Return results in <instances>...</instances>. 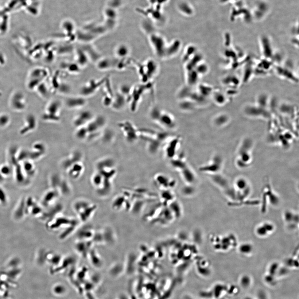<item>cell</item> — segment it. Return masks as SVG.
Wrapping results in <instances>:
<instances>
[{"mask_svg":"<svg viewBox=\"0 0 299 299\" xmlns=\"http://www.w3.org/2000/svg\"><path fill=\"white\" fill-rule=\"evenodd\" d=\"M95 205L83 200H79L74 204V209L82 222L88 221L96 209Z\"/></svg>","mask_w":299,"mask_h":299,"instance_id":"7a4b0ae2","label":"cell"},{"mask_svg":"<svg viewBox=\"0 0 299 299\" xmlns=\"http://www.w3.org/2000/svg\"><path fill=\"white\" fill-rule=\"evenodd\" d=\"M75 63L81 68L86 66L90 60L86 53L83 49H79L76 51L75 55Z\"/></svg>","mask_w":299,"mask_h":299,"instance_id":"8fae6325","label":"cell"},{"mask_svg":"<svg viewBox=\"0 0 299 299\" xmlns=\"http://www.w3.org/2000/svg\"><path fill=\"white\" fill-rule=\"evenodd\" d=\"M87 103L86 98L80 95L79 96H71L66 99V106L70 109H79L83 107Z\"/></svg>","mask_w":299,"mask_h":299,"instance_id":"9c48e42d","label":"cell"},{"mask_svg":"<svg viewBox=\"0 0 299 299\" xmlns=\"http://www.w3.org/2000/svg\"><path fill=\"white\" fill-rule=\"evenodd\" d=\"M273 226L269 224V223H266L260 226L257 229V233L259 236H266L269 234L270 232L273 231Z\"/></svg>","mask_w":299,"mask_h":299,"instance_id":"ac0fdd59","label":"cell"},{"mask_svg":"<svg viewBox=\"0 0 299 299\" xmlns=\"http://www.w3.org/2000/svg\"><path fill=\"white\" fill-rule=\"evenodd\" d=\"M228 119L226 116H220L216 117L214 121V124L216 126L221 127L226 124L228 122Z\"/></svg>","mask_w":299,"mask_h":299,"instance_id":"44dd1931","label":"cell"},{"mask_svg":"<svg viewBox=\"0 0 299 299\" xmlns=\"http://www.w3.org/2000/svg\"><path fill=\"white\" fill-rule=\"evenodd\" d=\"M157 122L165 129L168 130L175 129L177 124L175 118L167 113H161Z\"/></svg>","mask_w":299,"mask_h":299,"instance_id":"52a82bcc","label":"cell"},{"mask_svg":"<svg viewBox=\"0 0 299 299\" xmlns=\"http://www.w3.org/2000/svg\"><path fill=\"white\" fill-rule=\"evenodd\" d=\"M245 299H252L250 298H246Z\"/></svg>","mask_w":299,"mask_h":299,"instance_id":"484cf974","label":"cell"},{"mask_svg":"<svg viewBox=\"0 0 299 299\" xmlns=\"http://www.w3.org/2000/svg\"><path fill=\"white\" fill-rule=\"evenodd\" d=\"M62 67L70 73H76L80 71V67L76 63H63Z\"/></svg>","mask_w":299,"mask_h":299,"instance_id":"d6986e66","label":"cell"},{"mask_svg":"<svg viewBox=\"0 0 299 299\" xmlns=\"http://www.w3.org/2000/svg\"><path fill=\"white\" fill-rule=\"evenodd\" d=\"M7 198L5 192L3 189L0 188V202L4 204L6 203Z\"/></svg>","mask_w":299,"mask_h":299,"instance_id":"d4e9b609","label":"cell"},{"mask_svg":"<svg viewBox=\"0 0 299 299\" xmlns=\"http://www.w3.org/2000/svg\"><path fill=\"white\" fill-rule=\"evenodd\" d=\"M166 142L164 148L165 155L170 160L177 156L181 142V137L178 136L169 137Z\"/></svg>","mask_w":299,"mask_h":299,"instance_id":"8992f818","label":"cell"},{"mask_svg":"<svg viewBox=\"0 0 299 299\" xmlns=\"http://www.w3.org/2000/svg\"><path fill=\"white\" fill-rule=\"evenodd\" d=\"M129 49L125 45H119L116 47L115 52L116 56L119 58H122L128 55Z\"/></svg>","mask_w":299,"mask_h":299,"instance_id":"ffe728a7","label":"cell"},{"mask_svg":"<svg viewBox=\"0 0 299 299\" xmlns=\"http://www.w3.org/2000/svg\"><path fill=\"white\" fill-rule=\"evenodd\" d=\"M211 179L214 182L222 188H226L228 186V182L225 178L219 173L210 175Z\"/></svg>","mask_w":299,"mask_h":299,"instance_id":"e0dca14e","label":"cell"},{"mask_svg":"<svg viewBox=\"0 0 299 299\" xmlns=\"http://www.w3.org/2000/svg\"><path fill=\"white\" fill-rule=\"evenodd\" d=\"M235 186L238 190L243 192H248L250 190L248 181L243 178H239L235 182Z\"/></svg>","mask_w":299,"mask_h":299,"instance_id":"2e32d148","label":"cell"},{"mask_svg":"<svg viewBox=\"0 0 299 299\" xmlns=\"http://www.w3.org/2000/svg\"><path fill=\"white\" fill-rule=\"evenodd\" d=\"M223 163L222 157L219 155H216L209 163L200 167L199 170L201 172L210 175L219 173L222 169Z\"/></svg>","mask_w":299,"mask_h":299,"instance_id":"5b68a950","label":"cell"},{"mask_svg":"<svg viewBox=\"0 0 299 299\" xmlns=\"http://www.w3.org/2000/svg\"><path fill=\"white\" fill-rule=\"evenodd\" d=\"M93 115L89 111H83L78 114L74 121V125L77 128L87 124L93 118Z\"/></svg>","mask_w":299,"mask_h":299,"instance_id":"ba28073f","label":"cell"},{"mask_svg":"<svg viewBox=\"0 0 299 299\" xmlns=\"http://www.w3.org/2000/svg\"><path fill=\"white\" fill-rule=\"evenodd\" d=\"M119 126L123 132L127 141L133 143L140 138L139 130L130 122L126 121L119 123Z\"/></svg>","mask_w":299,"mask_h":299,"instance_id":"277c9868","label":"cell"},{"mask_svg":"<svg viewBox=\"0 0 299 299\" xmlns=\"http://www.w3.org/2000/svg\"><path fill=\"white\" fill-rule=\"evenodd\" d=\"M180 172L184 181L188 184H191L196 181V174L188 165Z\"/></svg>","mask_w":299,"mask_h":299,"instance_id":"30bf717a","label":"cell"},{"mask_svg":"<svg viewBox=\"0 0 299 299\" xmlns=\"http://www.w3.org/2000/svg\"><path fill=\"white\" fill-rule=\"evenodd\" d=\"M116 63V62L111 59L103 58L99 60L96 66L100 70L107 71L115 66Z\"/></svg>","mask_w":299,"mask_h":299,"instance_id":"9a60e30c","label":"cell"},{"mask_svg":"<svg viewBox=\"0 0 299 299\" xmlns=\"http://www.w3.org/2000/svg\"><path fill=\"white\" fill-rule=\"evenodd\" d=\"M125 100L122 94L119 92L114 95L111 106L115 110H120L124 107Z\"/></svg>","mask_w":299,"mask_h":299,"instance_id":"5bb4252c","label":"cell"},{"mask_svg":"<svg viewBox=\"0 0 299 299\" xmlns=\"http://www.w3.org/2000/svg\"><path fill=\"white\" fill-rule=\"evenodd\" d=\"M107 80V77L100 80H91L82 86L80 90V95L85 98L95 94Z\"/></svg>","mask_w":299,"mask_h":299,"instance_id":"3957f363","label":"cell"},{"mask_svg":"<svg viewBox=\"0 0 299 299\" xmlns=\"http://www.w3.org/2000/svg\"><path fill=\"white\" fill-rule=\"evenodd\" d=\"M140 138L143 139L147 143V149L152 155L156 154L162 144L169 138L167 132H157L148 129L139 130Z\"/></svg>","mask_w":299,"mask_h":299,"instance_id":"6da1fadb","label":"cell"},{"mask_svg":"<svg viewBox=\"0 0 299 299\" xmlns=\"http://www.w3.org/2000/svg\"><path fill=\"white\" fill-rule=\"evenodd\" d=\"M68 174L71 177L74 179L77 178L80 176L83 169V165L81 162H77L73 164L69 167Z\"/></svg>","mask_w":299,"mask_h":299,"instance_id":"4fadbf2b","label":"cell"},{"mask_svg":"<svg viewBox=\"0 0 299 299\" xmlns=\"http://www.w3.org/2000/svg\"><path fill=\"white\" fill-rule=\"evenodd\" d=\"M240 250L242 254H249L252 250V247L250 244H242L240 247Z\"/></svg>","mask_w":299,"mask_h":299,"instance_id":"7402d4cb","label":"cell"},{"mask_svg":"<svg viewBox=\"0 0 299 299\" xmlns=\"http://www.w3.org/2000/svg\"><path fill=\"white\" fill-rule=\"evenodd\" d=\"M169 161L172 167L178 171H181L188 165L186 160L183 155L180 157L176 156Z\"/></svg>","mask_w":299,"mask_h":299,"instance_id":"7c38bea8","label":"cell"},{"mask_svg":"<svg viewBox=\"0 0 299 299\" xmlns=\"http://www.w3.org/2000/svg\"><path fill=\"white\" fill-rule=\"evenodd\" d=\"M56 196V195H55V192H50L48 193V194H46L45 197V203L46 204L49 203V202H51L52 200V199H54L55 198V196Z\"/></svg>","mask_w":299,"mask_h":299,"instance_id":"cb8c5ba5","label":"cell"},{"mask_svg":"<svg viewBox=\"0 0 299 299\" xmlns=\"http://www.w3.org/2000/svg\"><path fill=\"white\" fill-rule=\"evenodd\" d=\"M60 86L59 87V89H61V90L60 91V92L63 94H67L70 92L71 89L69 86L68 84L63 83V84L60 85Z\"/></svg>","mask_w":299,"mask_h":299,"instance_id":"603a6c76","label":"cell"}]
</instances>
